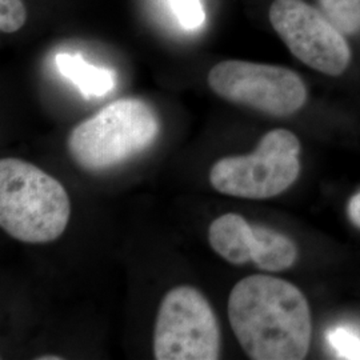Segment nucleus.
<instances>
[{
	"label": "nucleus",
	"instance_id": "1",
	"mask_svg": "<svg viewBox=\"0 0 360 360\" xmlns=\"http://www.w3.org/2000/svg\"><path fill=\"white\" fill-rule=\"evenodd\" d=\"M232 331L255 360H300L309 354L312 322L309 303L294 284L269 275H251L229 297Z\"/></svg>",
	"mask_w": 360,
	"mask_h": 360
},
{
	"label": "nucleus",
	"instance_id": "2",
	"mask_svg": "<svg viewBox=\"0 0 360 360\" xmlns=\"http://www.w3.org/2000/svg\"><path fill=\"white\" fill-rule=\"evenodd\" d=\"M70 217V198L59 180L25 160H0L3 231L25 243H50L62 236Z\"/></svg>",
	"mask_w": 360,
	"mask_h": 360
},
{
	"label": "nucleus",
	"instance_id": "3",
	"mask_svg": "<svg viewBox=\"0 0 360 360\" xmlns=\"http://www.w3.org/2000/svg\"><path fill=\"white\" fill-rule=\"evenodd\" d=\"M159 129V116L150 104L136 98L119 99L71 131L68 154L86 171H104L148 148Z\"/></svg>",
	"mask_w": 360,
	"mask_h": 360
},
{
	"label": "nucleus",
	"instance_id": "4",
	"mask_svg": "<svg viewBox=\"0 0 360 360\" xmlns=\"http://www.w3.org/2000/svg\"><path fill=\"white\" fill-rule=\"evenodd\" d=\"M267 19L291 55L312 71L343 77L355 65L354 47L315 0H271Z\"/></svg>",
	"mask_w": 360,
	"mask_h": 360
},
{
	"label": "nucleus",
	"instance_id": "5",
	"mask_svg": "<svg viewBox=\"0 0 360 360\" xmlns=\"http://www.w3.org/2000/svg\"><path fill=\"white\" fill-rule=\"evenodd\" d=\"M300 142L290 129L269 131L252 154L227 156L210 171L220 193L245 199H269L291 187L300 174Z\"/></svg>",
	"mask_w": 360,
	"mask_h": 360
},
{
	"label": "nucleus",
	"instance_id": "6",
	"mask_svg": "<svg viewBox=\"0 0 360 360\" xmlns=\"http://www.w3.org/2000/svg\"><path fill=\"white\" fill-rule=\"evenodd\" d=\"M207 82L219 98L272 117L296 115L309 104L307 83L283 65L229 59L210 70Z\"/></svg>",
	"mask_w": 360,
	"mask_h": 360
},
{
	"label": "nucleus",
	"instance_id": "7",
	"mask_svg": "<svg viewBox=\"0 0 360 360\" xmlns=\"http://www.w3.org/2000/svg\"><path fill=\"white\" fill-rule=\"evenodd\" d=\"M219 356L220 328L206 296L191 285L169 290L155 322V359L217 360Z\"/></svg>",
	"mask_w": 360,
	"mask_h": 360
},
{
	"label": "nucleus",
	"instance_id": "8",
	"mask_svg": "<svg viewBox=\"0 0 360 360\" xmlns=\"http://www.w3.org/2000/svg\"><path fill=\"white\" fill-rule=\"evenodd\" d=\"M208 242L219 257L240 266L254 262L257 269L279 272L294 266L295 243L282 232L250 224L242 215L224 214L208 227Z\"/></svg>",
	"mask_w": 360,
	"mask_h": 360
},
{
	"label": "nucleus",
	"instance_id": "9",
	"mask_svg": "<svg viewBox=\"0 0 360 360\" xmlns=\"http://www.w3.org/2000/svg\"><path fill=\"white\" fill-rule=\"evenodd\" d=\"M56 67L65 79L77 86L84 98H102L115 89L114 70L91 65L79 53H58Z\"/></svg>",
	"mask_w": 360,
	"mask_h": 360
},
{
	"label": "nucleus",
	"instance_id": "10",
	"mask_svg": "<svg viewBox=\"0 0 360 360\" xmlns=\"http://www.w3.org/2000/svg\"><path fill=\"white\" fill-rule=\"evenodd\" d=\"M359 56L360 0H315Z\"/></svg>",
	"mask_w": 360,
	"mask_h": 360
},
{
	"label": "nucleus",
	"instance_id": "11",
	"mask_svg": "<svg viewBox=\"0 0 360 360\" xmlns=\"http://www.w3.org/2000/svg\"><path fill=\"white\" fill-rule=\"evenodd\" d=\"M326 342L339 359L360 360V330L336 324L326 331Z\"/></svg>",
	"mask_w": 360,
	"mask_h": 360
},
{
	"label": "nucleus",
	"instance_id": "12",
	"mask_svg": "<svg viewBox=\"0 0 360 360\" xmlns=\"http://www.w3.org/2000/svg\"><path fill=\"white\" fill-rule=\"evenodd\" d=\"M180 26L198 30L206 22V13L200 0H168Z\"/></svg>",
	"mask_w": 360,
	"mask_h": 360
},
{
	"label": "nucleus",
	"instance_id": "13",
	"mask_svg": "<svg viewBox=\"0 0 360 360\" xmlns=\"http://www.w3.org/2000/svg\"><path fill=\"white\" fill-rule=\"evenodd\" d=\"M27 10L22 0H0V30L13 34L25 26Z\"/></svg>",
	"mask_w": 360,
	"mask_h": 360
},
{
	"label": "nucleus",
	"instance_id": "14",
	"mask_svg": "<svg viewBox=\"0 0 360 360\" xmlns=\"http://www.w3.org/2000/svg\"><path fill=\"white\" fill-rule=\"evenodd\" d=\"M348 218L352 221V224H355L358 229H360V193H355L347 206Z\"/></svg>",
	"mask_w": 360,
	"mask_h": 360
},
{
	"label": "nucleus",
	"instance_id": "15",
	"mask_svg": "<svg viewBox=\"0 0 360 360\" xmlns=\"http://www.w3.org/2000/svg\"><path fill=\"white\" fill-rule=\"evenodd\" d=\"M60 356H51V355H47V356H40L39 360H60Z\"/></svg>",
	"mask_w": 360,
	"mask_h": 360
}]
</instances>
